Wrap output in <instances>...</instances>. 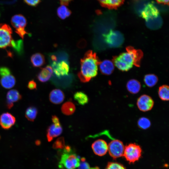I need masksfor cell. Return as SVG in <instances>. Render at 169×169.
Returning a JSON list of instances; mask_svg holds the SVG:
<instances>
[{"instance_id":"3957f363","label":"cell","mask_w":169,"mask_h":169,"mask_svg":"<svg viewBox=\"0 0 169 169\" xmlns=\"http://www.w3.org/2000/svg\"><path fill=\"white\" fill-rule=\"evenodd\" d=\"M11 28L6 24H0V48L4 49L11 47L18 52L23 50L22 40L15 41L13 38Z\"/></svg>"},{"instance_id":"5bb4252c","label":"cell","mask_w":169,"mask_h":169,"mask_svg":"<svg viewBox=\"0 0 169 169\" xmlns=\"http://www.w3.org/2000/svg\"><path fill=\"white\" fill-rule=\"evenodd\" d=\"M63 128L61 124L51 125L47 128L46 137L49 142L51 141L54 138L59 136L62 133Z\"/></svg>"},{"instance_id":"836d02e7","label":"cell","mask_w":169,"mask_h":169,"mask_svg":"<svg viewBox=\"0 0 169 169\" xmlns=\"http://www.w3.org/2000/svg\"><path fill=\"white\" fill-rule=\"evenodd\" d=\"M28 87L30 90L36 89L37 84L33 80H30L28 83Z\"/></svg>"},{"instance_id":"d6986e66","label":"cell","mask_w":169,"mask_h":169,"mask_svg":"<svg viewBox=\"0 0 169 169\" xmlns=\"http://www.w3.org/2000/svg\"><path fill=\"white\" fill-rule=\"evenodd\" d=\"M100 69L103 74L109 75L111 74L114 69L113 63L109 60H105L100 64Z\"/></svg>"},{"instance_id":"d590c367","label":"cell","mask_w":169,"mask_h":169,"mask_svg":"<svg viewBox=\"0 0 169 169\" xmlns=\"http://www.w3.org/2000/svg\"><path fill=\"white\" fill-rule=\"evenodd\" d=\"M159 3L169 6V0H156Z\"/></svg>"},{"instance_id":"6da1fadb","label":"cell","mask_w":169,"mask_h":169,"mask_svg":"<svg viewBox=\"0 0 169 169\" xmlns=\"http://www.w3.org/2000/svg\"><path fill=\"white\" fill-rule=\"evenodd\" d=\"M101 61L95 53L91 50L87 51L80 59V71L78 76L83 83L89 81L97 74L98 65Z\"/></svg>"},{"instance_id":"603a6c76","label":"cell","mask_w":169,"mask_h":169,"mask_svg":"<svg viewBox=\"0 0 169 169\" xmlns=\"http://www.w3.org/2000/svg\"><path fill=\"white\" fill-rule=\"evenodd\" d=\"M75 110V105L71 101H67L64 103L61 108V110L63 113L67 115L72 114Z\"/></svg>"},{"instance_id":"5b68a950","label":"cell","mask_w":169,"mask_h":169,"mask_svg":"<svg viewBox=\"0 0 169 169\" xmlns=\"http://www.w3.org/2000/svg\"><path fill=\"white\" fill-rule=\"evenodd\" d=\"M62 151L59 163V167L61 169H75L78 167L80 160L78 156L72 151L69 152Z\"/></svg>"},{"instance_id":"cb8c5ba5","label":"cell","mask_w":169,"mask_h":169,"mask_svg":"<svg viewBox=\"0 0 169 169\" xmlns=\"http://www.w3.org/2000/svg\"><path fill=\"white\" fill-rule=\"evenodd\" d=\"M158 95L161 100L169 101V86L163 85L160 86L158 90Z\"/></svg>"},{"instance_id":"f546056e","label":"cell","mask_w":169,"mask_h":169,"mask_svg":"<svg viewBox=\"0 0 169 169\" xmlns=\"http://www.w3.org/2000/svg\"><path fill=\"white\" fill-rule=\"evenodd\" d=\"M65 146L64 138L63 137L58 138L53 145V147L54 149L62 150L64 149Z\"/></svg>"},{"instance_id":"2e32d148","label":"cell","mask_w":169,"mask_h":169,"mask_svg":"<svg viewBox=\"0 0 169 169\" xmlns=\"http://www.w3.org/2000/svg\"><path fill=\"white\" fill-rule=\"evenodd\" d=\"M22 96L19 92L15 89L10 90L6 95V106L8 109H10L13 105L14 103L20 100Z\"/></svg>"},{"instance_id":"e0dca14e","label":"cell","mask_w":169,"mask_h":169,"mask_svg":"<svg viewBox=\"0 0 169 169\" xmlns=\"http://www.w3.org/2000/svg\"><path fill=\"white\" fill-rule=\"evenodd\" d=\"M65 96L63 92L59 89H54L52 90L49 95V99L54 104L61 103L64 100Z\"/></svg>"},{"instance_id":"30bf717a","label":"cell","mask_w":169,"mask_h":169,"mask_svg":"<svg viewBox=\"0 0 169 169\" xmlns=\"http://www.w3.org/2000/svg\"><path fill=\"white\" fill-rule=\"evenodd\" d=\"M140 15L146 22L157 19L159 16V12L154 4L149 3L141 10Z\"/></svg>"},{"instance_id":"ffe728a7","label":"cell","mask_w":169,"mask_h":169,"mask_svg":"<svg viewBox=\"0 0 169 169\" xmlns=\"http://www.w3.org/2000/svg\"><path fill=\"white\" fill-rule=\"evenodd\" d=\"M103 7L109 9H115L120 6L125 0H97Z\"/></svg>"},{"instance_id":"83f0119b","label":"cell","mask_w":169,"mask_h":169,"mask_svg":"<svg viewBox=\"0 0 169 169\" xmlns=\"http://www.w3.org/2000/svg\"><path fill=\"white\" fill-rule=\"evenodd\" d=\"M38 112L37 109L35 107L30 106L26 110L25 117L29 121H33L37 116Z\"/></svg>"},{"instance_id":"484cf974","label":"cell","mask_w":169,"mask_h":169,"mask_svg":"<svg viewBox=\"0 0 169 169\" xmlns=\"http://www.w3.org/2000/svg\"><path fill=\"white\" fill-rule=\"evenodd\" d=\"M58 16L61 19H64L70 16L71 12L66 5H61L57 10Z\"/></svg>"},{"instance_id":"d6a6232c","label":"cell","mask_w":169,"mask_h":169,"mask_svg":"<svg viewBox=\"0 0 169 169\" xmlns=\"http://www.w3.org/2000/svg\"><path fill=\"white\" fill-rule=\"evenodd\" d=\"M28 5L32 6L37 5L40 2V0H24Z\"/></svg>"},{"instance_id":"7a4b0ae2","label":"cell","mask_w":169,"mask_h":169,"mask_svg":"<svg viewBox=\"0 0 169 169\" xmlns=\"http://www.w3.org/2000/svg\"><path fill=\"white\" fill-rule=\"evenodd\" d=\"M126 50V52L115 56L113 59L115 65L122 71H127L134 65L139 67L143 55L142 51L132 47H127Z\"/></svg>"},{"instance_id":"9c48e42d","label":"cell","mask_w":169,"mask_h":169,"mask_svg":"<svg viewBox=\"0 0 169 169\" xmlns=\"http://www.w3.org/2000/svg\"><path fill=\"white\" fill-rule=\"evenodd\" d=\"M125 146L120 140L113 139L108 145V151L110 155L113 159L123 156Z\"/></svg>"},{"instance_id":"8d00e7d4","label":"cell","mask_w":169,"mask_h":169,"mask_svg":"<svg viewBox=\"0 0 169 169\" xmlns=\"http://www.w3.org/2000/svg\"><path fill=\"white\" fill-rule=\"evenodd\" d=\"M61 5H67L71 0H59Z\"/></svg>"},{"instance_id":"ba28073f","label":"cell","mask_w":169,"mask_h":169,"mask_svg":"<svg viewBox=\"0 0 169 169\" xmlns=\"http://www.w3.org/2000/svg\"><path fill=\"white\" fill-rule=\"evenodd\" d=\"M0 83L3 88L10 89L15 85V78L8 68L5 67H0Z\"/></svg>"},{"instance_id":"44dd1931","label":"cell","mask_w":169,"mask_h":169,"mask_svg":"<svg viewBox=\"0 0 169 169\" xmlns=\"http://www.w3.org/2000/svg\"><path fill=\"white\" fill-rule=\"evenodd\" d=\"M140 82L135 79H131L128 81L126 87L128 91L132 94H136L140 91L141 89Z\"/></svg>"},{"instance_id":"277c9868","label":"cell","mask_w":169,"mask_h":169,"mask_svg":"<svg viewBox=\"0 0 169 169\" xmlns=\"http://www.w3.org/2000/svg\"><path fill=\"white\" fill-rule=\"evenodd\" d=\"M100 37L105 47L110 48L120 47L124 39L123 34L120 32L112 29L102 34Z\"/></svg>"},{"instance_id":"ac0fdd59","label":"cell","mask_w":169,"mask_h":169,"mask_svg":"<svg viewBox=\"0 0 169 169\" xmlns=\"http://www.w3.org/2000/svg\"><path fill=\"white\" fill-rule=\"evenodd\" d=\"M53 70L51 66L48 65L41 69L37 76L38 79L42 82L48 81L51 77Z\"/></svg>"},{"instance_id":"9a60e30c","label":"cell","mask_w":169,"mask_h":169,"mask_svg":"<svg viewBox=\"0 0 169 169\" xmlns=\"http://www.w3.org/2000/svg\"><path fill=\"white\" fill-rule=\"evenodd\" d=\"M16 121L15 117L8 112L2 114L0 117V125L4 129H8L13 125Z\"/></svg>"},{"instance_id":"52a82bcc","label":"cell","mask_w":169,"mask_h":169,"mask_svg":"<svg viewBox=\"0 0 169 169\" xmlns=\"http://www.w3.org/2000/svg\"><path fill=\"white\" fill-rule=\"evenodd\" d=\"M11 23L15 29L16 32L22 38H23L26 34H28L25 30L27 20L23 15L18 14L13 16L11 19Z\"/></svg>"},{"instance_id":"d4e9b609","label":"cell","mask_w":169,"mask_h":169,"mask_svg":"<svg viewBox=\"0 0 169 169\" xmlns=\"http://www.w3.org/2000/svg\"><path fill=\"white\" fill-rule=\"evenodd\" d=\"M74 99L80 105H84L87 104L89 101V98L87 95L82 91L76 92L74 95Z\"/></svg>"},{"instance_id":"7402d4cb","label":"cell","mask_w":169,"mask_h":169,"mask_svg":"<svg viewBox=\"0 0 169 169\" xmlns=\"http://www.w3.org/2000/svg\"><path fill=\"white\" fill-rule=\"evenodd\" d=\"M31 62L34 67H40L44 65L45 62L44 56L42 54L38 53H35L31 56Z\"/></svg>"},{"instance_id":"e575fe53","label":"cell","mask_w":169,"mask_h":169,"mask_svg":"<svg viewBox=\"0 0 169 169\" xmlns=\"http://www.w3.org/2000/svg\"><path fill=\"white\" fill-rule=\"evenodd\" d=\"M51 119L53 123L55 124H60L59 119L56 115H53Z\"/></svg>"},{"instance_id":"8fae6325","label":"cell","mask_w":169,"mask_h":169,"mask_svg":"<svg viewBox=\"0 0 169 169\" xmlns=\"http://www.w3.org/2000/svg\"><path fill=\"white\" fill-rule=\"evenodd\" d=\"M136 105L140 110L143 112H146L150 110L153 108L154 101L151 96L144 94L138 98Z\"/></svg>"},{"instance_id":"4316f807","label":"cell","mask_w":169,"mask_h":169,"mask_svg":"<svg viewBox=\"0 0 169 169\" xmlns=\"http://www.w3.org/2000/svg\"><path fill=\"white\" fill-rule=\"evenodd\" d=\"M144 81L146 86L149 87H151L157 84L158 81V78L154 74H147L144 76Z\"/></svg>"},{"instance_id":"4fadbf2b","label":"cell","mask_w":169,"mask_h":169,"mask_svg":"<svg viewBox=\"0 0 169 169\" xmlns=\"http://www.w3.org/2000/svg\"><path fill=\"white\" fill-rule=\"evenodd\" d=\"M91 147L94 153L99 156L105 155L108 151V144L102 139L97 140L94 142Z\"/></svg>"},{"instance_id":"f1b7e54d","label":"cell","mask_w":169,"mask_h":169,"mask_svg":"<svg viewBox=\"0 0 169 169\" xmlns=\"http://www.w3.org/2000/svg\"><path fill=\"white\" fill-rule=\"evenodd\" d=\"M150 120L145 117H142L138 120L137 124L138 127L142 129H146L149 128L151 125Z\"/></svg>"},{"instance_id":"1f68e13d","label":"cell","mask_w":169,"mask_h":169,"mask_svg":"<svg viewBox=\"0 0 169 169\" xmlns=\"http://www.w3.org/2000/svg\"><path fill=\"white\" fill-rule=\"evenodd\" d=\"M80 161L78 169H100L98 166H90L89 164L86 161L84 157L81 159Z\"/></svg>"},{"instance_id":"74e56055","label":"cell","mask_w":169,"mask_h":169,"mask_svg":"<svg viewBox=\"0 0 169 169\" xmlns=\"http://www.w3.org/2000/svg\"><path fill=\"white\" fill-rule=\"evenodd\" d=\"M51 59L53 62L57 61V57L54 55H52L51 56Z\"/></svg>"},{"instance_id":"f35d334b","label":"cell","mask_w":169,"mask_h":169,"mask_svg":"<svg viewBox=\"0 0 169 169\" xmlns=\"http://www.w3.org/2000/svg\"></svg>"},{"instance_id":"7c38bea8","label":"cell","mask_w":169,"mask_h":169,"mask_svg":"<svg viewBox=\"0 0 169 169\" xmlns=\"http://www.w3.org/2000/svg\"><path fill=\"white\" fill-rule=\"evenodd\" d=\"M51 66L55 74L58 77L67 75L69 71V64L64 60L53 62Z\"/></svg>"},{"instance_id":"8992f818","label":"cell","mask_w":169,"mask_h":169,"mask_svg":"<svg viewBox=\"0 0 169 169\" xmlns=\"http://www.w3.org/2000/svg\"><path fill=\"white\" fill-rule=\"evenodd\" d=\"M142 150L141 147L136 143H130L125 147L123 156L130 163L138 161L141 156Z\"/></svg>"},{"instance_id":"4dcf8cb0","label":"cell","mask_w":169,"mask_h":169,"mask_svg":"<svg viewBox=\"0 0 169 169\" xmlns=\"http://www.w3.org/2000/svg\"><path fill=\"white\" fill-rule=\"evenodd\" d=\"M105 169H126L121 164L116 162H109Z\"/></svg>"}]
</instances>
